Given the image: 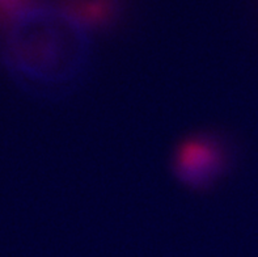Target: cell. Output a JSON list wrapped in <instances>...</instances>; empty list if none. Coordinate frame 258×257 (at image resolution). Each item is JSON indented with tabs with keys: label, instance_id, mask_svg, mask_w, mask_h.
Masks as SVG:
<instances>
[{
	"label": "cell",
	"instance_id": "6da1fadb",
	"mask_svg": "<svg viewBox=\"0 0 258 257\" xmlns=\"http://www.w3.org/2000/svg\"><path fill=\"white\" fill-rule=\"evenodd\" d=\"M8 25L4 61L20 83L54 96L82 80L91 59L88 30L60 7L39 4Z\"/></svg>",
	"mask_w": 258,
	"mask_h": 257
},
{
	"label": "cell",
	"instance_id": "7a4b0ae2",
	"mask_svg": "<svg viewBox=\"0 0 258 257\" xmlns=\"http://www.w3.org/2000/svg\"><path fill=\"white\" fill-rule=\"evenodd\" d=\"M232 159L227 139L215 133L190 135L177 147L174 171L181 181L193 189H207L226 175Z\"/></svg>",
	"mask_w": 258,
	"mask_h": 257
},
{
	"label": "cell",
	"instance_id": "3957f363",
	"mask_svg": "<svg viewBox=\"0 0 258 257\" xmlns=\"http://www.w3.org/2000/svg\"><path fill=\"white\" fill-rule=\"evenodd\" d=\"M85 29H102L118 19L122 0H59L56 4Z\"/></svg>",
	"mask_w": 258,
	"mask_h": 257
},
{
	"label": "cell",
	"instance_id": "277c9868",
	"mask_svg": "<svg viewBox=\"0 0 258 257\" xmlns=\"http://www.w3.org/2000/svg\"><path fill=\"white\" fill-rule=\"evenodd\" d=\"M39 4L38 0H0V21L10 24L20 15Z\"/></svg>",
	"mask_w": 258,
	"mask_h": 257
}]
</instances>
